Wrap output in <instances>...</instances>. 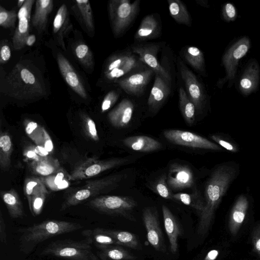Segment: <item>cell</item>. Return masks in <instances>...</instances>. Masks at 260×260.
Returning <instances> with one entry per match:
<instances>
[{
    "instance_id": "obj_13",
    "label": "cell",
    "mask_w": 260,
    "mask_h": 260,
    "mask_svg": "<svg viewBox=\"0 0 260 260\" xmlns=\"http://www.w3.org/2000/svg\"><path fill=\"white\" fill-rule=\"evenodd\" d=\"M141 61L147 64L156 75H159L169 85L171 78L170 74L158 62L157 59L158 47L155 45L134 46L132 48Z\"/></svg>"
},
{
    "instance_id": "obj_42",
    "label": "cell",
    "mask_w": 260,
    "mask_h": 260,
    "mask_svg": "<svg viewBox=\"0 0 260 260\" xmlns=\"http://www.w3.org/2000/svg\"><path fill=\"white\" fill-rule=\"evenodd\" d=\"M75 54L81 63L86 68L93 64V54L89 47L83 43L78 44L75 49Z\"/></svg>"
},
{
    "instance_id": "obj_30",
    "label": "cell",
    "mask_w": 260,
    "mask_h": 260,
    "mask_svg": "<svg viewBox=\"0 0 260 260\" xmlns=\"http://www.w3.org/2000/svg\"><path fill=\"white\" fill-rule=\"evenodd\" d=\"M13 143L8 133L1 132L0 135V167L2 170H8L11 164Z\"/></svg>"
},
{
    "instance_id": "obj_2",
    "label": "cell",
    "mask_w": 260,
    "mask_h": 260,
    "mask_svg": "<svg viewBox=\"0 0 260 260\" xmlns=\"http://www.w3.org/2000/svg\"><path fill=\"white\" fill-rule=\"evenodd\" d=\"M2 92L18 100H31L46 94L44 82L32 66L19 62L5 77Z\"/></svg>"
},
{
    "instance_id": "obj_53",
    "label": "cell",
    "mask_w": 260,
    "mask_h": 260,
    "mask_svg": "<svg viewBox=\"0 0 260 260\" xmlns=\"http://www.w3.org/2000/svg\"><path fill=\"white\" fill-rule=\"evenodd\" d=\"M211 138L213 140L217 142L219 145L227 149L228 150L234 152L237 151V148L234 147L231 143L225 141V140L220 138L219 137L213 135L211 136Z\"/></svg>"
},
{
    "instance_id": "obj_20",
    "label": "cell",
    "mask_w": 260,
    "mask_h": 260,
    "mask_svg": "<svg viewBox=\"0 0 260 260\" xmlns=\"http://www.w3.org/2000/svg\"><path fill=\"white\" fill-rule=\"evenodd\" d=\"M168 85L159 75L156 74L148 99V105L151 111H156L165 102L170 92Z\"/></svg>"
},
{
    "instance_id": "obj_16",
    "label": "cell",
    "mask_w": 260,
    "mask_h": 260,
    "mask_svg": "<svg viewBox=\"0 0 260 260\" xmlns=\"http://www.w3.org/2000/svg\"><path fill=\"white\" fill-rule=\"evenodd\" d=\"M57 62L60 73L68 85L83 99L87 96L85 88L79 76L68 60L61 54H58Z\"/></svg>"
},
{
    "instance_id": "obj_31",
    "label": "cell",
    "mask_w": 260,
    "mask_h": 260,
    "mask_svg": "<svg viewBox=\"0 0 260 260\" xmlns=\"http://www.w3.org/2000/svg\"><path fill=\"white\" fill-rule=\"evenodd\" d=\"M158 30V23L152 15L145 17L138 29L135 38L137 40H145L152 38L156 35Z\"/></svg>"
},
{
    "instance_id": "obj_21",
    "label": "cell",
    "mask_w": 260,
    "mask_h": 260,
    "mask_svg": "<svg viewBox=\"0 0 260 260\" xmlns=\"http://www.w3.org/2000/svg\"><path fill=\"white\" fill-rule=\"evenodd\" d=\"M164 226L170 244L171 251L175 253L178 250V239L181 229L175 217L165 205L162 206Z\"/></svg>"
},
{
    "instance_id": "obj_10",
    "label": "cell",
    "mask_w": 260,
    "mask_h": 260,
    "mask_svg": "<svg viewBox=\"0 0 260 260\" xmlns=\"http://www.w3.org/2000/svg\"><path fill=\"white\" fill-rule=\"evenodd\" d=\"M164 135L169 141L178 145L213 150L221 149L217 144L189 131L168 129L164 131Z\"/></svg>"
},
{
    "instance_id": "obj_34",
    "label": "cell",
    "mask_w": 260,
    "mask_h": 260,
    "mask_svg": "<svg viewBox=\"0 0 260 260\" xmlns=\"http://www.w3.org/2000/svg\"><path fill=\"white\" fill-rule=\"evenodd\" d=\"M170 15L177 22L190 25V16L185 5L179 0H168Z\"/></svg>"
},
{
    "instance_id": "obj_45",
    "label": "cell",
    "mask_w": 260,
    "mask_h": 260,
    "mask_svg": "<svg viewBox=\"0 0 260 260\" xmlns=\"http://www.w3.org/2000/svg\"><path fill=\"white\" fill-rule=\"evenodd\" d=\"M154 191L161 197L168 199H173V194L167 182V175L161 176L155 182L153 186Z\"/></svg>"
},
{
    "instance_id": "obj_50",
    "label": "cell",
    "mask_w": 260,
    "mask_h": 260,
    "mask_svg": "<svg viewBox=\"0 0 260 260\" xmlns=\"http://www.w3.org/2000/svg\"><path fill=\"white\" fill-rule=\"evenodd\" d=\"M252 242L253 251L260 257V224L257 225L253 231Z\"/></svg>"
},
{
    "instance_id": "obj_18",
    "label": "cell",
    "mask_w": 260,
    "mask_h": 260,
    "mask_svg": "<svg viewBox=\"0 0 260 260\" xmlns=\"http://www.w3.org/2000/svg\"><path fill=\"white\" fill-rule=\"evenodd\" d=\"M134 105L127 99H123L108 115L110 123L114 127L122 128L130 122L134 112Z\"/></svg>"
},
{
    "instance_id": "obj_22",
    "label": "cell",
    "mask_w": 260,
    "mask_h": 260,
    "mask_svg": "<svg viewBox=\"0 0 260 260\" xmlns=\"http://www.w3.org/2000/svg\"><path fill=\"white\" fill-rule=\"evenodd\" d=\"M124 145L137 151L150 152L160 149L162 145L158 141L147 136H134L122 141Z\"/></svg>"
},
{
    "instance_id": "obj_36",
    "label": "cell",
    "mask_w": 260,
    "mask_h": 260,
    "mask_svg": "<svg viewBox=\"0 0 260 260\" xmlns=\"http://www.w3.org/2000/svg\"><path fill=\"white\" fill-rule=\"evenodd\" d=\"M173 199L193 208L199 214L202 211L205 205V202L197 192L191 194L182 192L175 193L173 195Z\"/></svg>"
},
{
    "instance_id": "obj_11",
    "label": "cell",
    "mask_w": 260,
    "mask_h": 260,
    "mask_svg": "<svg viewBox=\"0 0 260 260\" xmlns=\"http://www.w3.org/2000/svg\"><path fill=\"white\" fill-rule=\"evenodd\" d=\"M167 182L170 188L174 191L191 188L194 185L193 172L186 165L172 163L167 175Z\"/></svg>"
},
{
    "instance_id": "obj_38",
    "label": "cell",
    "mask_w": 260,
    "mask_h": 260,
    "mask_svg": "<svg viewBox=\"0 0 260 260\" xmlns=\"http://www.w3.org/2000/svg\"><path fill=\"white\" fill-rule=\"evenodd\" d=\"M24 125L27 136L37 145L44 146V127L37 122L29 119L24 120Z\"/></svg>"
},
{
    "instance_id": "obj_12",
    "label": "cell",
    "mask_w": 260,
    "mask_h": 260,
    "mask_svg": "<svg viewBox=\"0 0 260 260\" xmlns=\"http://www.w3.org/2000/svg\"><path fill=\"white\" fill-rule=\"evenodd\" d=\"M34 0H25L18 12V23L13 37V46L15 50H19L25 46V41L29 35V21Z\"/></svg>"
},
{
    "instance_id": "obj_58",
    "label": "cell",
    "mask_w": 260,
    "mask_h": 260,
    "mask_svg": "<svg viewBox=\"0 0 260 260\" xmlns=\"http://www.w3.org/2000/svg\"><path fill=\"white\" fill-rule=\"evenodd\" d=\"M36 40V38L35 35H29L26 38L25 45L31 46L34 44Z\"/></svg>"
},
{
    "instance_id": "obj_54",
    "label": "cell",
    "mask_w": 260,
    "mask_h": 260,
    "mask_svg": "<svg viewBox=\"0 0 260 260\" xmlns=\"http://www.w3.org/2000/svg\"><path fill=\"white\" fill-rule=\"evenodd\" d=\"M44 147L45 149L50 153H51L53 150V144L50 135L44 128Z\"/></svg>"
},
{
    "instance_id": "obj_1",
    "label": "cell",
    "mask_w": 260,
    "mask_h": 260,
    "mask_svg": "<svg viewBox=\"0 0 260 260\" xmlns=\"http://www.w3.org/2000/svg\"><path fill=\"white\" fill-rule=\"evenodd\" d=\"M237 174L235 168L229 165L217 167L211 174L205 189V205L199 214L198 233L205 235L209 230L214 213Z\"/></svg>"
},
{
    "instance_id": "obj_9",
    "label": "cell",
    "mask_w": 260,
    "mask_h": 260,
    "mask_svg": "<svg viewBox=\"0 0 260 260\" xmlns=\"http://www.w3.org/2000/svg\"><path fill=\"white\" fill-rule=\"evenodd\" d=\"M128 158L117 157L104 160L89 158L76 167L69 176V180L76 181L94 177L107 170L131 162Z\"/></svg>"
},
{
    "instance_id": "obj_4",
    "label": "cell",
    "mask_w": 260,
    "mask_h": 260,
    "mask_svg": "<svg viewBox=\"0 0 260 260\" xmlns=\"http://www.w3.org/2000/svg\"><path fill=\"white\" fill-rule=\"evenodd\" d=\"M91 244L86 238L80 241L56 240L45 247L41 255L62 260H100L92 251Z\"/></svg>"
},
{
    "instance_id": "obj_56",
    "label": "cell",
    "mask_w": 260,
    "mask_h": 260,
    "mask_svg": "<svg viewBox=\"0 0 260 260\" xmlns=\"http://www.w3.org/2000/svg\"><path fill=\"white\" fill-rule=\"evenodd\" d=\"M36 152L42 157H47L49 156V153L45 149L43 146L37 145L35 147Z\"/></svg>"
},
{
    "instance_id": "obj_6",
    "label": "cell",
    "mask_w": 260,
    "mask_h": 260,
    "mask_svg": "<svg viewBox=\"0 0 260 260\" xmlns=\"http://www.w3.org/2000/svg\"><path fill=\"white\" fill-rule=\"evenodd\" d=\"M87 205L100 213L122 216L134 220L133 212L137 203L130 197L106 195L91 199Z\"/></svg>"
},
{
    "instance_id": "obj_51",
    "label": "cell",
    "mask_w": 260,
    "mask_h": 260,
    "mask_svg": "<svg viewBox=\"0 0 260 260\" xmlns=\"http://www.w3.org/2000/svg\"><path fill=\"white\" fill-rule=\"evenodd\" d=\"M23 156L25 159L31 162L38 161L43 158L36 152L34 146L28 147L23 151Z\"/></svg>"
},
{
    "instance_id": "obj_35",
    "label": "cell",
    "mask_w": 260,
    "mask_h": 260,
    "mask_svg": "<svg viewBox=\"0 0 260 260\" xmlns=\"http://www.w3.org/2000/svg\"><path fill=\"white\" fill-rule=\"evenodd\" d=\"M107 233L116 241V244L133 249L139 247L137 237L134 234L127 231L106 230Z\"/></svg>"
},
{
    "instance_id": "obj_52",
    "label": "cell",
    "mask_w": 260,
    "mask_h": 260,
    "mask_svg": "<svg viewBox=\"0 0 260 260\" xmlns=\"http://www.w3.org/2000/svg\"><path fill=\"white\" fill-rule=\"evenodd\" d=\"M11 52L10 47L4 44L1 46L0 52V62L2 64L6 63L10 58Z\"/></svg>"
},
{
    "instance_id": "obj_23",
    "label": "cell",
    "mask_w": 260,
    "mask_h": 260,
    "mask_svg": "<svg viewBox=\"0 0 260 260\" xmlns=\"http://www.w3.org/2000/svg\"><path fill=\"white\" fill-rule=\"evenodd\" d=\"M53 5L52 0H38L36 2L31 24L39 32L45 30L48 16L53 10Z\"/></svg>"
},
{
    "instance_id": "obj_29",
    "label": "cell",
    "mask_w": 260,
    "mask_h": 260,
    "mask_svg": "<svg viewBox=\"0 0 260 260\" xmlns=\"http://www.w3.org/2000/svg\"><path fill=\"white\" fill-rule=\"evenodd\" d=\"M29 167L34 173L46 177L55 174L62 169L58 161L50 156L30 162Z\"/></svg>"
},
{
    "instance_id": "obj_43",
    "label": "cell",
    "mask_w": 260,
    "mask_h": 260,
    "mask_svg": "<svg viewBox=\"0 0 260 260\" xmlns=\"http://www.w3.org/2000/svg\"><path fill=\"white\" fill-rule=\"evenodd\" d=\"M137 64V61L136 58L134 56L129 55L126 61L120 68L111 71L105 76L107 79L112 80L127 73L135 68Z\"/></svg>"
},
{
    "instance_id": "obj_32",
    "label": "cell",
    "mask_w": 260,
    "mask_h": 260,
    "mask_svg": "<svg viewBox=\"0 0 260 260\" xmlns=\"http://www.w3.org/2000/svg\"><path fill=\"white\" fill-rule=\"evenodd\" d=\"M179 98L180 108L184 119L187 124L191 125L195 120L196 107L182 87L179 90Z\"/></svg>"
},
{
    "instance_id": "obj_3",
    "label": "cell",
    "mask_w": 260,
    "mask_h": 260,
    "mask_svg": "<svg viewBox=\"0 0 260 260\" xmlns=\"http://www.w3.org/2000/svg\"><path fill=\"white\" fill-rule=\"evenodd\" d=\"M82 228L78 223L54 219L20 228L18 230L19 247L25 254H30L40 243L47 239L73 232Z\"/></svg>"
},
{
    "instance_id": "obj_44",
    "label": "cell",
    "mask_w": 260,
    "mask_h": 260,
    "mask_svg": "<svg viewBox=\"0 0 260 260\" xmlns=\"http://www.w3.org/2000/svg\"><path fill=\"white\" fill-rule=\"evenodd\" d=\"M18 18V13L15 10L8 11L0 6V25L5 28H13Z\"/></svg>"
},
{
    "instance_id": "obj_59",
    "label": "cell",
    "mask_w": 260,
    "mask_h": 260,
    "mask_svg": "<svg viewBox=\"0 0 260 260\" xmlns=\"http://www.w3.org/2000/svg\"><path fill=\"white\" fill-rule=\"evenodd\" d=\"M25 0H19L17 2V6L20 8L23 6L25 3Z\"/></svg>"
},
{
    "instance_id": "obj_48",
    "label": "cell",
    "mask_w": 260,
    "mask_h": 260,
    "mask_svg": "<svg viewBox=\"0 0 260 260\" xmlns=\"http://www.w3.org/2000/svg\"><path fill=\"white\" fill-rule=\"evenodd\" d=\"M119 94L116 91H109L104 97L101 105V111L105 112L108 110L117 101Z\"/></svg>"
},
{
    "instance_id": "obj_33",
    "label": "cell",
    "mask_w": 260,
    "mask_h": 260,
    "mask_svg": "<svg viewBox=\"0 0 260 260\" xmlns=\"http://www.w3.org/2000/svg\"><path fill=\"white\" fill-rule=\"evenodd\" d=\"M98 252V257L102 260H132L134 256L125 249L116 246H109Z\"/></svg>"
},
{
    "instance_id": "obj_55",
    "label": "cell",
    "mask_w": 260,
    "mask_h": 260,
    "mask_svg": "<svg viewBox=\"0 0 260 260\" xmlns=\"http://www.w3.org/2000/svg\"><path fill=\"white\" fill-rule=\"evenodd\" d=\"M0 240L3 243L7 241L6 226L2 212L0 213Z\"/></svg>"
},
{
    "instance_id": "obj_25",
    "label": "cell",
    "mask_w": 260,
    "mask_h": 260,
    "mask_svg": "<svg viewBox=\"0 0 260 260\" xmlns=\"http://www.w3.org/2000/svg\"><path fill=\"white\" fill-rule=\"evenodd\" d=\"M71 28L67 6L62 5L58 9L53 23V32L56 35L60 45L64 49L63 37Z\"/></svg>"
},
{
    "instance_id": "obj_57",
    "label": "cell",
    "mask_w": 260,
    "mask_h": 260,
    "mask_svg": "<svg viewBox=\"0 0 260 260\" xmlns=\"http://www.w3.org/2000/svg\"><path fill=\"white\" fill-rule=\"evenodd\" d=\"M218 253V251L216 250H212L208 252L205 258V260H214L217 257Z\"/></svg>"
},
{
    "instance_id": "obj_49",
    "label": "cell",
    "mask_w": 260,
    "mask_h": 260,
    "mask_svg": "<svg viewBox=\"0 0 260 260\" xmlns=\"http://www.w3.org/2000/svg\"><path fill=\"white\" fill-rule=\"evenodd\" d=\"M222 15L223 19L227 22L235 21L237 16L236 8L231 3H226L223 7Z\"/></svg>"
},
{
    "instance_id": "obj_7",
    "label": "cell",
    "mask_w": 260,
    "mask_h": 260,
    "mask_svg": "<svg viewBox=\"0 0 260 260\" xmlns=\"http://www.w3.org/2000/svg\"><path fill=\"white\" fill-rule=\"evenodd\" d=\"M139 0L131 3L129 0H112L108 11L114 34H122L135 18L139 7Z\"/></svg>"
},
{
    "instance_id": "obj_5",
    "label": "cell",
    "mask_w": 260,
    "mask_h": 260,
    "mask_svg": "<svg viewBox=\"0 0 260 260\" xmlns=\"http://www.w3.org/2000/svg\"><path fill=\"white\" fill-rule=\"evenodd\" d=\"M123 177V174H117L87 181L84 185L77 189L66 198L61 206L60 210H66L116 188Z\"/></svg>"
},
{
    "instance_id": "obj_24",
    "label": "cell",
    "mask_w": 260,
    "mask_h": 260,
    "mask_svg": "<svg viewBox=\"0 0 260 260\" xmlns=\"http://www.w3.org/2000/svg\"><path fill=\"white\" fill-rule=\"evenodd\" d=\"M248 207L247 198L244 196L239 197L231 210L230 216L229 229L233 235L237 234L244 220Z\"/></svg>"
},
{
    "instance_id": "obj_27",
    "label": "cell",
    "mask_w": 260,
    "mask_h": 260,
    "mask_svg": "<svg viewBox=\"0 0 260 260\" xmlns=\"http://www.w3.org/2000/svg\"><path fill=\"white\" fill-rule=\"evenodd\" d=\"M1 197L12 218H22L24 211L21 201L16 190L11 189L1 191Z\"/></svg>"
},
{
    "instance_id": "obj_46",
    "label": "cell",
    "mask_w": 260,
    "mask_h": 260,
    "mask_svg": "<svg viewBox=\"0 0 260 260\" xmlns=\"http://www.w3.org/2000/svg\"><path fill=\"white\" fill-rule=\"evenodd\" d=\"M128 54L115 55L109 58L104 69V75L111 71L120 68L127 60Z\"/></svg>"
},
{
    "instance_id": "obj_40",
    "label": "cell",
    "mask_w": 260,
    "mask_h": 260,
    "mask_svg": "<svg viewBox=\"0 0 260 260\" xmlns=\"http://www.w3.org/2000/svg\"><path fill=\"white\" fill-rule=\"evenodd\" d=\"M47 190L42 180L38 177H29L25 179L23 191L27 201L34 194Z\"/></svg>"
},
{
    "instance_id": "obj_15",
    "label": "cell",
    "mask_w": 260,
    "mask_h": 260,
    "mask_svg": "<svg viewBox=\"0 0 260 260\" xmlns=\"http://www.w3.org/2000/svg\"><path fill=\"white\" fill-rule=\"evenodd\" d=\"M180 74L188 93V97L194 104L196 108L200 110L205 100V95L202 87L196 76L179 61Z\"/></svg>"
},
{
    "instance_id": "obj_41",
    "label": "cell",
    "mask_w": 260,
    "mask_h": 260,
    "mask_svg": "<svg viewBox=\"0 0 260 260\" xmlns=\"http://www.w3.org/2000/svg\"><path fill=\"white\" fill-rule=\"evenodd\" d=\"M48 193L47 190L41 191L28 200L29 210L34 216H37L41 213Z\"/></svg>"
},
{
    "instance_id": "obj_14",
    "label": "cell",
    "mask_w": 260,
    "mask_h": 260,
    "mask_svg": "<svg viewBox=\"0 0 260 260\" xmlns=\"http://www.w3.org/2000/svg\"><path fill=\"white\" fill-rule=\"evenodd\" d=\"M143 220L148 242L155 250L163 251L162 234L155 210L149 207L145 208L143 211Z\"/></svg>"
},
{
    "instance_id": "obj_19",
    "label": "cell",
    "mask_w": 260,
    "mask_h": 260,
    "mask_svg": "<svg viewBox=\"0 0 260 260\" xmlns=\"http://www.w3.org/2000/svg\"><path fill=\"white\" fill-rule=\"evenodd\" d=\"M260 69L256 61L250 62L245 68L239 81V89L244 95L254 91L258 85Z\"/></svg>"
},
{
    "instance_id": "obj_39",
    "label": "cell",
    "mask_w": 260,
    "mask_h": 260,
    "mask_svg": "<svg viewBox=\"0 0 260 260\" xmlns=\"http://www.w3.org/2000/svg\"><path fill=\"white\" fill-rule=\"evenodd\" d=\"M67 172L62 169L58 172L47 176L44 179V182L51 189L58 190L68 187L69 185V182L65 179Z\"/></svg>"
},
{
    "instance_id": "obj_8",
    "label": "cell",
    "mask_w": 260,
    "mask_h": 260,
    "mask_svg": "<svg viewBox=\"0 0 260 260\" xmlns=\"http://www.w3.org/2000/svg\"><path fill=\"white\" fill-rule=\"evenodd\" d=\"M250 46V42L249 38L244 36L233 44L226 51L222 57V63L226 75L218 81L217 85L218 87L221 88L226 82H229V87L233 85L239 62L246 55Z\"/></svg>"
},
{
    "instance_id": "obj_47",
    "label": "cell",
    "mask_w": 260,
    "mask_h": 260,
    "mask_svg": "<svg viewBox=\"0 0 260 260\" xmlns=\"http://www.w3.org/2000/svg\"><path fill=\"white\" fill-rule=\"evenodd\" d=\"M84 129L87 136L95 141L99 140V137L94 121L89 116L83 117Z\"/></svg>"
},
{
    "instance_id": "obj_28",
    "label": "cell",
    "mask_w": 260,
    "mask_h": 260,
    "mask_svg": "<svg viewBox=\"0 0 260 260\" xmlns=\"http://www.w3.org/2000/svg\"><path fill=\"white\" fill-rule=\"evenodd\" d=\"M82 234L99 249L117 245L115 239L104 229L85 230L82 231Z\"/></svg>"
},
{
    "instance_id": "obj_37",
    "label": "cell",
    "mask_w": 260,
    "mask_h": 260,
    "mask_svg": "<svg viewBox=\"0 0 260 260\" xmlns=\"http://www.w3.org/2000/svg\"><path fill=\"white\" fill-rule=\"evenodd\" d=\"M184 55L186 60L196 70H204V55L198 48L194 46L188 47L184 51Z\"/></svg>"
},
{
    "instance_id": "obj_26",
    "label": "cell",
    "mask_w": 260,
    "mask_h": 260,
    "mask_svg": "<svg viewBox=\"0 0 260 260\" xmlns=\"http://www.w3.org/2000/svg\"><path fill=\"white\" fill-rule=\"evenodd\" d=\"M72 9L79 21L89 32L94 29V21L91 7L87 0H76Z\"/></svg>"
},
{
    "instance_id": "obj_17",
    "label": "cell",
    "mask_w": 260,
    "mask_h": 260,
    "mask_svg": "<svg viewBox=\"0 0 260 260\" xmlns=\"http://www.w3.org/2000/svg\"><path fill=\"white\" fill-rule=\"evenodd\" d=\"M153 73V71L149 69L119 80L117 83L126 93L139 95L149 82Z\"/></svg>"
}]
</instances>
